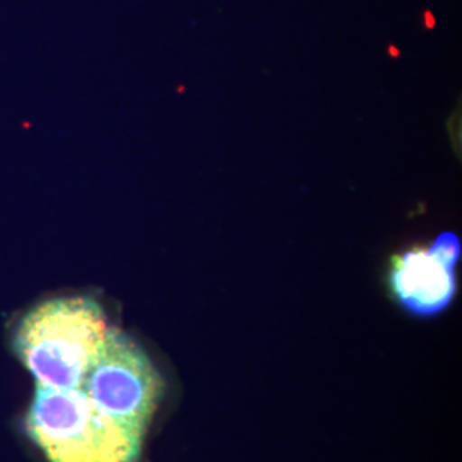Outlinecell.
Returning a JSON list of instances; mask_svg holds the SVG:
<instances>
[{
  "label": "cell",
  "mask_w": 462,
  "mask_h": 462,
  "mask_svg": "<svg viewBox=\"0 0 462 462\" xmlns=\"http://www.w3.org/2000/svg\"><path fill=\"white\" fill-rule=\"evenodd\" d=\"M163 387L146 351L133 337L112 328L79 385L99 411L137 439L144 437Z\"/></svg>",
  "instance_id": "obj_3"
},
{
  "label": "cell",
  "mask_w": 462,
  "mask_h": 462,
  "mask_svg": "<svg viewBox=\"0 0 462 462\" xmlns=\"http://www.w3.org/2000/svg\"><path fill=\"white\" fill-rule=\"evenodd\" d=\"M461 240L456 233H440L429 248H411L396 255L389 284L399 305L416 317L442 314L456 297V265Z\"/></svg>",
  "instance_id": "obj_4"
},
{
  "label": "cell",
  "mask_w": 462,
  "mask_h": 462,
  "mask_svg": "<svg viewBox=\"0 0 462 462\" xmlns=\"http://www.w3.org/2000/svg\"><path fill=\"white\" fill-rule=\"evenodd\" d=\"M106 330V317L97 300L53 298L19 320L14 349L38 385L79 389Z\"/></svg>",
  "instance_id": "obj_1"
},
{
  "label": "cell",
  "mask_w": 462,
  "mask_h": 462,
  "mask_svg": "<svg viewBox=\"0 0 462 462\" xmlns=\"http://www.w3.org/2000/svg\"><path fill=\"white\" fill-rule=\"evenodd\" d=\"M26 430L49 462H135L143 446L81 389L38 385Z\"/></svg>",
  "instance_id": "obj_2"
}]
</instances>
